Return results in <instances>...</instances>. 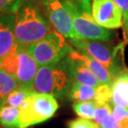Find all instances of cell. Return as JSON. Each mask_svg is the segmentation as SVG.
Masks as SVG:
<instances>
[{"label": "cell", "instance_id": "277c9868", "mask_svg": "<svg viewBox=\"0 0 128 128\" xmlns=\"http://www.w3.org/2000/svg\"><path fill=\"white\" fill-rule=\"evenodd\" d=\"M59 108L56 97L31 91L19 107L20 128H29L53 117Z\"/></svg>", "mask_w": 128, "mask_h": 128}, {"label": "cell", "instance_id": "52a82bcc", "mask_svg": "<svg viewBox=\"0 0 128 128\" xmlns=\"http://www.w3.org/2000/svg\"><path fill=\"white\" fill-rule=\"evenodd\" d=\"M73 48L64 37L54 30L44 38L29 45L26 50L36 60L39 67H42L59 62Z\"/></svg>", "mask_w": 128, "mask_h": 128}, {"label": "cell", "instance_id": "603a6c76", "mask_svg": "<svg viewBox=\"0 0 128 128\" xmlns=\"http://www.w3.org/2000/svg\"><path fill=\"white\" fill-rule=\"evenodd\" d=\"M119 7L123 16V30L124 37L128 42V0H113Z\"/></svg>", "mask_w": 128, "mask_h": 128}, {"label": "cell", "instance_id": "30bf717a", "mask_svg": "<svg viewBox=\"0 0 128 128\" xmlns=\"http://www.w3.org/2000/svg\"><path fill=\"white\" fill-rule=\"evenodd\" d=\"M14 28V13H0V60L6 58L18 47Z\"/></svg>", "mask_w": 128, "mask_h": 128}, {"label": "cell", "instance_id": "cb8c5ba5", "mask_svg": "<svg viewBox=\"0 0 128 128\" xmlns=\"http://www.w3.org/2000/svg\"><path fill=\"white\" fill-rule=\"evenodd\" d=\"M22 0H0V13H15Z\"/></svg>", "mask_w": 128, "mask_h": 128}, {"label": "cell", "instance_id": "ac0fdd59", "mask_svg": "<svg viewBox=\"0 0 128 128\" xmlns=\"http://www.w3.org/2000/svg\"><path fill=\"white\" fill-rule=\"evenodd\" d=\"M112 84L101 83L96 88V92L94 102L97 107L106 104H110L112 102Z\"/></svg>", "mask_w": 128, "mask_h": 128}, {"label": "cell", "instance_id": "44dd1931", "mask_svg": "<svg viewBox=\"0 0 128 128\" xmlns=\"http://www.w3.org/2000/svg\"><path fill=\"white\" fill-rule=\"evenodd\" d=\"M112 118L121 128H128V108L112 106Z\"/></svg>", "mask_w": 128, "mask_h": 128}, {"label": "cell", "instance_id": "7402d4cb", "mask_svg": "<svg viewBox=\"0 0 128 128\" xmlns=\"http://www.w3.org/2000/svg\"><path fill=\"white\" fill-rule=\"evenodd\" d=\"M67 126L68 128H99L96 122L82 117L70 120L68 121Z\"/></svg>", "mask_w": 128, "mask_h": 128}, {"label": "cell", "instance_id": "3957f363", "mask_svg": "<svg viewBox=\"0 0 128 128\" xmlns=\"http://www.w3.org/2000/svg\"><path fill=\"white\" fill-rule=\"evenodd\" d=\"M69 42L75 49L83 52L101 62L110 72L113 80L126 69L124 64V43L112 47L106 41L80 39L74 37Z\"/></svg>", "mask_w": 128, "mask_h": 128}, {"label": "cell", "instance_id": "5bb4252c", "mask_svg": "<svg viewBox=\"0 0 128 128\" xmlns=\"http://www.w3.org/2000/svg\"><path fill=\"white\" fill-rule=\"evenodd\" d=\"M95 92V88L73 81L67 97L74 102L94 101Z\"/></svg>", "mask_w": 128, "mask_h": 128}, {"label": "cell", "instance_id": "4fadbf2b", "mask_svg": "<svg viewBox=\"0 0 128 128\" xmlns=\"http://www.w3.org/2000/svg\"><path fill=\"white\" fill-rule=\"evenodd\" d=\"M73 81L81 84L88 85L96 88L100 85V81L91 70H89L83 62L74 60L67 56Z\"/></svg>", "mask_w": 128, "mask_h": 128}, {"label": "cell", "instance_id": "9a60e30c", "mask_svg": "<svg viewBox=\"0 0 128 128\" xmlns=\"http://www.w3.org/2000/svg\"><path fill=\"white\" fill-rule=\"evenodd\" d=\"M0 126L2 128H20L19 108L0 105Z\"/></svg>", "mask_w": 128, "mask_h": 128}, {"label": "cell", "instance_id": "ba28073f", "mask_svg": "<svg viewBox=\"0 0 128 128\" xmlns=\"http://www.w3.org/2000/svg\"><path fill=\"white\" fill-rule=\"evenodd\" d=\"M40 5L56 31L65 38H74L73 9L70 0H40Z\"/></svg>", "mask_w": 128, "mask_h": 128}, {"label": "cell", "instance_id": "484cf974", "mask_svg": "<svg viewBox=\"0 0 128 128\" xmlns=\"http://www.w3.org/2000/svg\"><path fill=\"white\" fill-rule=\"evenodd\" d=\"M0 67H1V60H0Z\"/></svg>", "mask_w": 128, "mask_h": 128}, {"label": "cell", "instance_id": "5b68a950", "mask_svg": "<svg viewBox=\"0 0 128 128\" xmlns=\"http://www.w3.org/2000/svg\"><path fill=\"white\" fill-rule=\"evenodd\" d=\"M73 9V23L75 37L80 39L110 41L112 33L100 26L92 14L91 0H70Z\"/></svg>", "mask_w": 128, "mask_h": 128}, {"label": "cell", "instance_id": "8fae6325", "mask_svg": "<svg viewBox=\"0 0 128 128\" xmlns=\"http://www.w3.org/2000/svg\"><path fill=\"white\" fill-rule=\"evenodd\" d=\"M67 56L72 59L78 60V61L83 62L98 77L100 83H106V84L112 83L113 78L112 77L108 69L105 66H103L101 62L97 61L92 57L89 56L88 54L84 53L83 52L73 48Z\"/></svg>", "mask_w": 128, "mask_h": 128}, {"label": "cell", "instance_id": "e0dca14e", "mask_svg": "<svg viewBox=\"0 0 128 128\" xmlns=\"http://www.w3.org/2000/svg\"><path fill=\"white\" fill-rule=\"evenodd\" d=\"M72 107L74 112L80 117L88 120H94L97 105L95 104L94 101H88V102H74L72 105Z\"/></svg>", "mask_w": 128, "mask_h": 128}, {"label": "cell", "instance_id": "d6986e66", "mask_svg": "<svg viewBox=\"0 0 128 128\" xmlns=\"http://www.w3.org/2000/svg\"><path fill=\"white\" fill-rule=\"evenodd\" d=\"M30 92L31 91H28V90H26V89L18 88L17 89H15L14 91H12L8 96L6 97V99H5L2 104L19 108L23 103L24 101H25L26 97H28V95L29 94Z\"/></svg>", "mask_w": 128, "mask_h": 128}, {"label": "cell", "instance_id": "7c38bea8", "mask_svg": "<svg viewBox=\"0 0 128 128\" xmlns=\"http://www.w3.org/2000/svg\"><path fill=\"white\" fill-rule=\"evenodd\" d=\"M112 106L128 108V69L114 78L112 83Z\"/></svg>", "mask_w": 128, "mask_h": 128}, {"label": "cell", "instance_id": "9c48e42d", "mask_svg": "<svg viewBox=\"0 0 128 128\" xmlns=\"http://www.w3.org/2000/svg\"><path fill=\"white\" fill-rule=\"evenodd\" d=\"M92 14L100 26L107 29L123 27V16L113 0H92Z\"/></svg>", "mask_w": 128, "mask_h": 128}, {"label": "cell", "instance_id": "d4e9b609", "mask_svg": "<svg viewBox=\"0 0 128 128\" xmlns=\"http://www.w3.org/2000/svg\"><path fill=\"white\" fill-rule=\"evenodd\" d=\"M98 126L99 128H121L118 126V124L114 121L112 116L108 121L104 122V123H102V125H100Z\"/></svg>", "mask_w": 128, "mask_h": 128}, {"label": "cell", "instance_id": "4316f807", "mask_svg": "<svg viewBox=\"0 0 128 128\" xmlns=\"http://www.w3.org/2000/svg\"><path fill=\"white\" fill-rule=\"evenodd\" d=\"M0 128H2V126H0Z\"/></svg>", "mask_w": 128, "mask_h": 128}, {"label": "cell", "instance_id": "ffe728a7", "mask_svg": "<svg viewBox=\"0 0 128 128\" xmlns=\"http://www.w3.org/2000/svg\"><path fill=\"white\" fill-rule=\"evenodd\" d=\"M112 116V106L111 103L98 106V107H97L96 111H95L94 121L98 126H100V125L108 121Z\"/></svg>", "mask_w": 128, "mask_h": 128}, {"label": "cell", "instance_id": "7a4b0ae2", "mask_svg": "<svg viewBox=\"0 0 128 128\" xmlns=\"http://www.w3.org/2000/svg\"><path fill=\"white\" fill-rule=\"evenodd\" d=\"M72 82L66 56L57 63L39 67L32 91L50 95L56 99H64L68 97Z\"/></svg>", "mask_w": 128, "mask_h": 128}, {"label": "cell", "instance_id": "2e32d148", "mask_svg": "<svg viewBox=\"0 0 128 128\" xmlns=\"http://www.w3.org/2000/svg\"><path fill=\"white\" fill-rule=\"evenodd\" d=\"M18 88L16 78L0 67V105H2L6 97L15 89Z\"/></svg>", "mask_w": 128, "mask_h": 128}, {"label": "cell", "instance_id": "8992f818", "mask_svg": "<svg viewBox=\"0 0 128 128\" xmlns=\"http://www.w3.org/2000/svg\"><path fill=\"white\" fill-rule=\"evenodd\" d=\"M0 67L16 78L18 88L28 91L33 90L35 78L40 67L26 48L18 46L12 53L1 60Z\"/></svg>", "mask_w": 128, "mask_h": 128}, {"label": "cell", "instance_id": "6da1fadb", "mask_svg": "<svg viewBox=\"0 0 128 128\" xmlns=\"http://www.w3.org/2000/svg\"><path fill=\"white\" fill-rule=\"evenodd\" d=\"M39 5L34 0H22L14 13V33L18 46L28 48L55 30L46 16L42 13Z\"/></svg>", "mask_w": 128, "mask_h": 128}]
</instances>
